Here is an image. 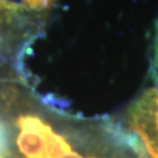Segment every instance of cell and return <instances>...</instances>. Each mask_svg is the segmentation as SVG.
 Wrapping results in <instances>:
<instances>
[{
	"label": "cell",
	"mask_w": 158,
	"mask_h": 158,
	"mask_svg": "<svg viewBox=\"0 0 158 158\" xmlns=\"http://www.w3.org/2000/svg\"><path fill=\"white\" fill-rule=\"evenodd\" d=\"M151 77L156 89L158 90V19L155 25V35L152 44V59H151Z\"/></svg>",
	"instance_id": "4"
},
{
	"label": "cell",
	"mask_w": 158,
	"mask_h": 158,
	"mask_svg": "<svg viewBox=\"0 0 158 158\" xmlns=\"http://www.w3.org/2000/svg\"><path fill=\"white\" fill-rule=\"evenodd\" d=\"M130 127L141 137L148 152L158 158V90L148 89L131 106Z\"/></svg>",
	"instance_id": "1"
},
{
	"label": "cell",
	"mask_w": 158,
	"mask_h": 158,
	"mask_svg": "<svg viewBox=\"0 0 158 158\" xmlns=\"http://www.w3.org/2000/svg\"><path fill=\"white\" fill-rule=\"evenodd\" d=\"M20 134L17 144L26 158H45L46 135L51 128L35 116H23L18 119Z\"/></svg>",
	"instance_id": "2"
},
{
	"label": "cell",
	"mask_w": 158,
	"mask_h": 158,
	"mask_svg": "<svg viewBox=\"0 0 158 158\" xmlns=\"http://www.w3.org/2000/svg\"><path fill=\"white\" fill-rule=\"evenodd\" d=\"M46 153L45 158H61L63 155L72 151L70 145L68 144L62 136L54 134L52 128L48 129L46 135Z\"/></svg>",
	"instance_id": "3"
},
{
	"label": "cell",
	"mask_w": 158,
	"mask_h": 158,
	"mask_svg": "<svg viewBox=\"0 0 158 158\" xmlns=\"http://www.w3.org/2000/svg\"><path fill=\"white\" fill-rule=\"evenodd\" d=\"M61 158H83L81 157L79 153L77 152H74V151H69V152H67L66 155H63ZM88 158H94V157H88Z\"/></svg>",
	"instance_id": "5"
}]
</instances>
